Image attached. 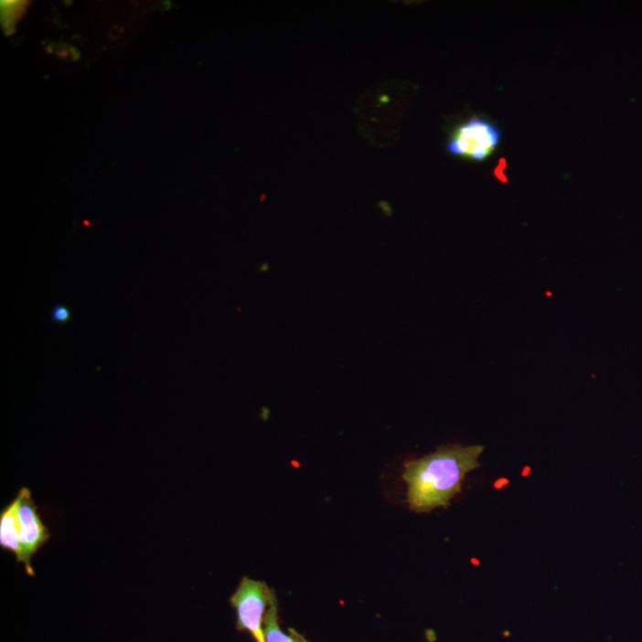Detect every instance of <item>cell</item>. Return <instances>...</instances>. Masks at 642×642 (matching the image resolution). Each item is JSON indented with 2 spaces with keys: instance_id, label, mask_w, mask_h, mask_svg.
Here are the masks:
<instances>
[{
  "instance_id": "1",
  "label": "cell",
  "mask_w": 642,
  "mask_h": 642,
  "mask_svg": "<svg viewBox=\"0 0 642 642\" xmlns=\"http://www.w3.org/2000/svg\"><path fill=\"white\" fill-rule=\"evenodd\" d=\"M481 445L443 446L433 454L404 464L407 502L415 513H430L447 507L461 493L466 475L477 469Z\"/></svg>"
},
{
  "instance_id": "2",
  "label": "cell",
  "mask_w": 642,
  "mask_h": 642,
  "mask_svg": "<svg viewBox=\"0 0 642 642\" xmlns=\"http://www.w3.org/2000/svg\"><path fill=\"white\" fill-rule=\"evenodd\" d=\"M501 138L498 125L485 117L474 116L455 126L447 138L445 150L463 160L483 162L497 152Z\"/></svg>"
},
{
  "instance_id": "3",
  "label": "cell",
  "mask_w": 642,
  "mask_h": 642,
  "mask_svg": "<svg viewBox=\"0 0 642 642\" xmlns=\"http://www.w3.org/2000/svg\"><path fill=\"white\" fill-rule=\"evenodd\" d=\"M273 594L265 583L244 577L231 596L238 629L247 630L256 642H265L263 622Z\"/></svg>"
},
{
  "instance_id": "4",
  "label": "cell",
  "mask_w": 642,
  "mask_h": 642,
  "mask_svg": "<svg viewBox=\"0 0 642 642\" xmlns=\"http://www.w3.org/2000/svg\"><path fill=\"white\" fill-rule=\"evenodd\" d=\"M18 497L21 499L18 521L19 539H21L24 553V565H26L27 572L30 576H34L35 572L30 564L31 558L37 552L39 547L46 544L48 539H49V532H48L45 523L39 518L30 491L27 487H22Z\"/></svg>"
},
{
  "instance_id": "5",
  "label": "cell",
  "mask_w": 642,
  "mask_h": 642,
  "mask_svg": "<svg viewBox=\"0 0 642 642\" xmlns=\"http://www.w3.org/2000/svg\"><path fill=\"white\" fill-rule=\"evenodd\" d=\"M21 499L17 498L3 510L0 517V545L4 550H9L15 554L17 562L24 564V553L19 539L18 510Z\"/></svg>"
},
{
  "instance_id": "6",
  "label": "cell",
  "mask_w": 642,
  "mask_h": 642,
  "mask_svg": "<svg viewBox=\"0 0 642 642\" xmlns=\"http://www.w3.org/2000/svg\"><path fill=\"white\" fill-rule=\"evenodd\" d=\"M263 632L265 642H308L300 634H297L294 629L289 630V634H285L281 630L275 594H273L267 614H265Z\"/></svg>"
},
{
  "instance_id": "7",
  "label": "cell",
  "mask_w": 642,
  "mask_h": 642,
  "mask_svg": "<svg viewBox=\"0 0 642 642\" xmlns=\"http://www.w3.org/2000/svg\"><path fill=\"white\" fill-rule=\"evenodd\" d=\"M50 319L55 324L65 325L71 319L70 309L65 304H57L51 309Z\"/></svg>"
}]
</instances>
